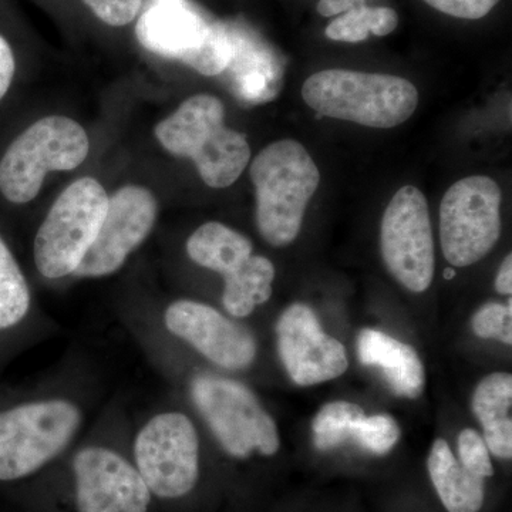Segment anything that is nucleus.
<instances>
[{
  "instance_id": "obj_25",
  "label": "nucleus",
  "mask_w": 512,
  "mask_h": 512,
  "mask_svg": "<svg viewBox=\"0 0 512 512\" xmlns=\"http://www.w3.org/2000/svg\"><path fill=\"white\" fill-rule=\"evenodd\" d=\"M471 330L481 339H497L504 345L512 343V306L488 302L481 306L471 318Z\"/></svg>"
},
{
  "instance_id": "obj_6",
  "label": "nucleus",
  "mask_w": 512,
  "mask_h": 512,
  "mask_svg": "<svg viewBox=\"0 0 512 512\" xmlns=\"http://www.w3.org/2000/svg\"><path fill=\"white\" fill-rule=\"evenodd\" d=\"M80 407L70 400L45 399L0 412V481L36 473L72 443L82 426Z\"/></svg>"
},
{
  "instance_id": "obj_18",
  "label": "nucleus",
  "mask_w": 512,
  "mask_h": 512,
  "mask_svg": "<svg viewBox=\"0 0 512 512\" xmlns=\"http://www.w3.org/2000/svg\"><path fill=\"white\" fill-rule=\"evenodd\" d=\"M357 359L363 366L382 370L394 394L417 399L426 387V369L413 346L382 330L363 329L357 336Z\"/></svg>"
},
{
  "instance_id": "obj_17",
  "label": "nucleus",
  "mask_w": 512,
  "mask_h": 512,
  "mask_svg": "<svg viewBox=\"0 0 512 512\" xmlns=\"http://www.w3.org/2000/svg\"><path fill=\"white\" fill-rule=\"evenodd\" d=\"M232 55L227 69L231 92L247 103H262L275 94L278 63L268 46L252 30L239 23H225Z\"/></svg>"
},
{
  "instance_id": "obj_27",
  "label": "nucleus",
  "mask_w": 512,
  "mask_h": 512,
  "mask_svg": "<svg viewBox=\"0 0 512 512\" xmlns=\"http://www.w3.org/2000/svg\"><path fill=\"white\" fill-rule=\"evenodd\" d=\"M83 2L101 22L114 28H121L137 18L143 0H83Z\"/></svg>"
},
{
  "instance_id": "obj_8",
  "label": "nucleus",
  "mask_w": 512,
  "mask_h": 512,
  "mask_svg": "<svg viewBox=\"0 0 512 512\" xmlns=\"http://www.w3.org/2000/svg\"><path fill=\"white\" fill-rule=\"evenodd\" d=\"M109 195L94 178L74 181L59 195L35 238L36 268L47 279L73 275L96 241Z\"/></svg>"
},
{
  "instance_id": "obj_7",
  "label": "nucleus",
  "mask_w": 512,
  "mask_h": 512,
  "mask_svg": "<svg viewBox=\"0 0 512 512\" xmlns=\"http://www.w3.org/2000/svg\"><path fill=\"white\" fill-rule=\"evenodd\" d=\"M90 141L79 123L63 116L36 121L0 160V192L13 204H28L50 171H72L89 156Z\"/></svg>"
},
{
  "instance_id": "obj_15",
  "label": "nucleus",
  "mask_w": 512,
  "mask_h": 512,
  "mask_svg": "<svg viewBox=\"0 0 512 512\" xmlns=\"http://www.w3.org/2000/svg\"><path fill=\"white\" fill-rule=\"evenodd\" d=\"M79 512H147L151 493L134 464L109 447H84L73 461Z\"/></svg>"
},
{
  "instance_id": "obj_1",
  "label": "nucleus",
  "mask_w": 512,
  "mask_h": 512,
  "mask_svg": "<svg viewBox=\"0 0 512 512\" xmlns=\"http://www.w3.org/2000/svg\"><path fill=\"white\" fill-rule=\"evenodd\" d=\"M154 133L168 153L194 161L202 181L218 190L234 184L251 160L247 137L225 126L224 104L211 94L185 100Z\"/></svg>"
},
{
  "instance_id": "obj_23",
  "label": "nucleus",
  "mask_w": 512,
  "mask_h": 512,
  "mask_svg": "<svg viewBox=\"0 0 512 512\" xmlns=\"http://www.w3.org/2000/svg\"><path fill=\"white\" fill-rule=\"evenodd\" d=\"M365 414L355 403L336 400L320 407L312 421L313 446L329 451L352 439L353 426Z\"/></svg>"
},
{
  "instance_id": "obj_24",
  "label": "nucleus",
  "mask_w": 512,
  "mask_h": 512,
  "mask_svg": "<svg viewBox=\"0 0 512 512\" xmlns=\"http://www.w3.org/2000/svg\"><path fill=\"white\" fill-rule=\"evenodd\" d=\"M402 436L399 424L390 414H373L357 419L353 426L352 439L359 443L360 447L376 454L384 456L396 447L397 441Z\"/></svg>"
},
{
  "instance_id": "obj_30",
  "label": "nucleus",
  "mask_w": 512,
  "mask_h": 512,
  "mask_svg": "<svg viewBox=\"0 0 512 512\" xmlns=\"http://www.w3.org/2000/svg\"><path fill=\"white\" fill-rule=\"evenodd\" d=\"M362 5H366V0H320L318 12L323 18H333Z\"/></svg>"
},
{
  "instance_id": "obj_13",
  "label": "nucleus",
  "mask_w": 512,
  "mask_h": 512,
  "mask_svg": "<svg viewBox=\"0 0 512 512\" xmlns=\"http://www.w3.org/2000/svg\"><path fill=\"white\" fill-rule=\"evenodd\" d=\"M157 212L156 197L147 188L126 185L114 192L96 241L73 275L104 278L116 274L153 231Z\"/></svg>"
},
{
  "instance_id": "obj_26",
  "label": "nucleus",
  "mask_w": 512,
  "mask_h": 512,
  "mask_svg": "<svg viewBox=\"0 0 512 512\" xmlns=\"http://www.w3.org/2000/svg\"><path fill=\"white\" fill-rule=\"evenodd\" d=\"M458 461L481 478L494 476L493 461L487 444L478 431L464 429L457 437Z\"/></svg>"
},
{
  "instance_id": "obj_5",
  "label": "nucleus",
  "mask_w": 512,
  "mask_h": 512,
  "mask_svg": "<svg viewBox=\"0 0 512 512\" xmlns=\"http://www.w3.org/2000/svg\"><path fill=\"white\" fill-rule=\"evenodd\" d=\"M192 403L228 456L247 460L254 451L275 456L281 447L278 426L244 383L214 373L190 382Z\"/></svg>"
},
{
  "instance_id": "obj_2",
  "label": "nucleus",
  "mask_w": 512,
  "mask_h": 512,
  "mask_svg": "<svg viewBox=\"0 0 512 512\" xmlns=\"http://www.w3.org/2000/svg\"><path fill=\"white\" fill-rule=\"evenodd\" d=\"M249 174L255 187L259 234L272 247L292 244L320 184L311 154L298 141H275L254 158Z\"/></svg>"
},
{
  "instance_id": "obj_28",
  "label": "nucleus",
  "mask_w": 512,
  "mask_h": 512,
  "mask_svg": "<svg viewBox=\"0 0 512 512\" xmlns=\"http://www.w3.org/2000/svg\"><path fill=\"white\" fill-rule=\"evenodd\" d=\"M431 8L457 19H483L500 0H424Z\"/></svg>"
},
{
  "instance_id": "obj_21",
  "label": "nucleus",
  "mask_w": 512,
  "mask_h": 512,
  "mask_svg": "<svg viewBox=\"0 0 512 512\" xmlns=\"http://www.w3.org/2000/svg\"><path fill=\"white\" fill-rule=\"evenodd\" d=\"M399 25L396 10L357 6L338 16L325 29V35L335 42L359 43L370 33L383 37L390 35Z\"/></svg>"
},
{
  "instance_id": "obj_22",
  "label": "nucleus",
  "mask_w": 512,
  "mask_h": 512,
  "mask_svg": "<svg viewBox=\"0 0 512 512\" xmlns=\"http://www.w3.org/2000/svg\"><path fill=\"white\" fill-rule=\"evenodd\" d=\"M30 291L22 269L0 237V330L13 328L26 318Z\"/></svg>"
},
{
  "instance_id": "obj_20",
  "label": "nucleus",
  "mask_w": 512,
  "mask_h": 512,
  "mask_svg": "<svg viewBox=\"0 0 512 512\" xmlns=\"http://www.w3.org/2000/svg\"><path fill=\"white\" fill-rule=\"evenodd\" d=\"M427 470L448 512H478L483 508L485 478L467 470L446 440H434L427 458Z\"/></svg>"
},
{
  "instance_id": "obj_10",
  "label": "nucleus",
  "mask_w": 512,
  "mask_h": 512,
  "mask_svg": "<svg viewBox=\"0 0 512 512\" xmlns=\"http://www.w3.org/2000/svg\"><path fill=\"white\" fill-rule=\"evenodd\" d=\"M134 461L156 497L191 493L200 477V439L190 417L174 410L151 417L134 440Z\"/></svg>"
},
{
  "instance_id": "obj_19",
  "label": "nucleus",
  "mask_w": 512,
  "mask_h": 512,
  "mask_svg": "<svg viewBox=\"0 0 512 512\" xmlns=\"http://www.w3.org/2000/svg\"><path fill=\"white\" fill-rule=\"evenodd\" d=\"M512 376L491 373L474 389L471 410L480 421L488 451L501 460L512 457Z\"/></svg>"
},
{
  "instance_id": "obj_31",
  "label": "nucleus",
  "mask_w": 512,
  "mask_h": 512,
  "mask_svg": "<svg viewBox=\"0 0 512 512\" xmlns=\"http://www.w3.org/2000/svg\"><path fill=\"white\" fill-rule=\"evenodd\" d=\"M495 289L498 293L505 296H511L512 293V255L508 254L498 271L495 279Z\"/></svg>"
},
{
  "instance_id": "obj_29",
  "label": "nucleus",
  "mask_w": 512,
  "mask_h": 512,
  "mask_svg": "<svg viewBox=\"0 0 512 512\" xmlns=\"http://www.w3.org/2000/svg\"><path fill=\"white\" fill-rule=\"evenodd\" d=\"M15 76V56L9 43L0 36V100L8 93Z\"/></svg>"
},
{
  "instance_id": "obj_12",
  "label": "nucleus",
  "mask_w": 512,
  "mask_h": 512,
  "mask_svg": "<svg viewBox=\"0 0 512 512\" xmlns=\"http://www.w3.org/2000/svg\"><path fill=\"white\" fill-rule=\"evenodd\" d=\"M380 251L390 275L410 292H426L436 272L429 204L419 188L393 195L380 224Z\"/></svg>"
},
{
  "instance_id": "obj_14",
  "label": "nucleus",
  "mask_w": 512,
  "mask_h": 512,
  "mask_svg": "<svg viewBox=\"0 0 512 512\" xmlns=\"http://www.w3.org/2000/svg\"><path fill=\"white\" fill-rule=\"evenodd\" d=\"M276 346L292 382L309 387L338 379L349 369L348 353L323 332L311 306L293 303L276 322Z\"/></svg>"
},
{
  "instance_id": "obj_3",
  "label": "nucleus",
  "mask_w": 512,
  "mask_h": 512,
  "mask_svg": "<svg viewBox=\"0 0 512 512\" xmlns=\"http://www.w3.org/2000/svg\"><path fill=\"white\" fill-rule=\"evenodd\" d=\"M302 97L322 116L370 128L400 126L419 104L416 86L403 77L343 69L313 74Z\"/></svg>"
},
{
  "instance_id": "obj_9",
  "label": "nucleus",
  "mask_w": 512,
  "mask_h": 512,
  "mask_svg": "<svg viewBox=\"0 0 512 512\" xmlns=\"http://www.w3.org/2000/svg\"><path fill=\"white\" fill-rule=\"evenodd\" d=\"M191 261L224 278L222 306L232 318H248L256 306L272 296L275 266L268 258L254 255L251 239L221 224L207 222L187 241Z\"/></svg>"
},
{
  "instance_id": "obj_16",
  "label": "nucleus",
  "mask_w": 512,
  "mask_h": 512,
  "mask_svg": "<svg viewBox=\"0 0 512 512\" xmlns=\"http://www.w3.org/2000/svg\"><path fill=\"white\" fill-rule=\"evenodd\" d=\"M164 325L208 362L225 370L248 369L258 346L254 335L207 303L180 299L165 309Z\"/></svg>"
},
{
  "instance_id": "obj_4",
  "label": "nucleus",
  "mask_w": 512,
  "mask_h": 512,
  "mask_svg": "<svg viewBox=\"0 0 512 512\" xmlns=\"http://www.w3.org/2000/svg\"><path fill=\"white\" fill-rule=\"evenodd\" d=\"M136 35L148 52L180 60L204 76H220L231 60L225 23L212 22L190 0H150Z\"/></svg>"
},
{
  "instance_id": "obj_11",
  "label": "nucleus",
  "mask_w": 512,
  "mask_h": 512,
  "mask_svg": "<svg viewBox=\"0 0 512 512\" xmlns=\"http://www.w3.org/2000/svg\"><path fill=\"white\" fill-rule=\"evenodd\" d=\"M501 190L493 178L473 175L451 185L440 205L444 258L456 268L480 262L501 235Z\"/></svg>"
}]
</instances>
